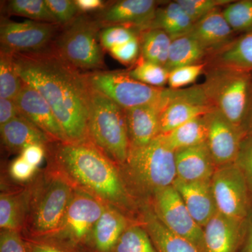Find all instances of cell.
<instances>
[{
  "instance_id": "cell-42",
  "label": "cell",
  "mask_w": 252,
  "mask_h": 252,
  "mask_svg": "<svg viewBox=\"0 0 252 252\" xmlns=\"http://www.w3.org/2000/svg\"><path fill=\"white\" fill-rule=\"evenodd\" d=\"M109 52L114 59L123 64H130L137 62L141 54L140 37L137 36L122 45L113 48Z\"/></svg>"
},
{
  "instance_id": "cell-31",
  "label": "cell",
  "mask_w": 252,
  "mask_h": 252,
  "mask_svg": "<svg viewBox=\"0 0 252 252\" xmlns=\"http://www.w3.org/2000/svg\"><path fill=\"white\" fill-rule=\"evenodd\" d=\"M111 252H158L152 239L137 221L131 223L121 235Z\"/></svg>"
},
{
  "instance_id": "cell-7",
  "label": "cell",
  "mask_w": 252,
  "mask_h": 252,
  "mask_svg": "<svg viewBox=\"0 0 252 252\" xmlns=\"http://www.w3.org/2000/svg\"><path fill=\"white\" fill-rule=\"evenodd\" d=\"M100 26L95 19L79 15L64 26L51 46L60 57L78 69H97L104 67L99 40Z\"/></svg>"
},
{
  "instance_id": "cell-10",
  "label": "cell",
  "mask_w": 252,
  "mask_h": 252,
  "mask_svg": "<svg viewBox=\"0 0 252 252\" xmlns=\"http://www.w3.org/2000/svg\"><path fill=\"white\" fill-rule=\"evenodd\" d=\"M162 224L204 252L203 229L196 223L173 185L159 189L147 203Z\"/></svg>"
},
{
  "instance_id": "cell-39",
  "label": "cell",
  "mask_w": 252,
  "mask_h": 252,
  "mask_svg": "<svg viewBox=\"0 0 252 252\" xmlns=\"http://www.w3.org/2000/svg\"><path fill=\"white\" fill-rule=\"evenodd\" d=\"M45 2L59 26H67L79 16L77 4L72 0H45Z\"/></svg>"
},
{
  "instance_id": "cell-43",
  "label": "cell",
  "mask_w": 252,
  "mask_h": 252,
  "mask_svg": "<svg viewBox=\"0 0 252 252\" xmlns=\"http://www.w3.org/2000/svg\"><path fill=\"white\" fill-rule=\"evenodd\" d=\"M36 170V167L31 165L21 156L14 159L9 167L11 177L20 182L31 181L35 175Z\"/></svg>"
},
{
  "instance_id": "cell-45",
  "label": "cell",
  "mask_w": 252,
  "mask_h": 252,
  "mask_svg": "<svg viewBox=\"0 0 252 252\" xmlns=\"http://www.w3.org/2000/svg\"><path fill=\"white\" fill-rule=\"evenodd\" d=\"M19 114L14 99L0 98V126L9 122Z\"/></svg>"
},
{
  "instance_id": "cell-24",
  "label": "cell",
  "mask_w": 252,
  "mask_h": 252,
  "mask_svg": "<svg viewBox=\"0 0 252 252\" xmlns=\"http://www.w3.org/2000/svg\"><path fill=\"white\" fill-rule=\"evenodd\" d=\"M0 132L2 143L13 152L21 153L31 144H41L47 147L54 143L39 127L21 114L0 126Z\"/></svg>"
},
{
  "instance_id": "cell-33",
  "label": "cell",
  "mask_w": 252,
  "mask_h": 252,
  "mask_svg": "<svg viewBox=\"0 0 252 252\" xmlns=\"http://www.w3.org/2000/svg\"><path fill=\"white\" fill-rule=\"evenodd\" d=\"M9 14L30 18L31 21L57 24L45 0H11L7 3Z\"/></svg>"
},
{
  "instance_id": "cell-30",
  "label": "cell",
  "mask_w": 252,
  "mask_h": 252,
  "mask_svg": "<svg viewBox=\"0 0 252 252\" xmlns=\"http://www.w3.org/2000/svg\"><path fill=\"white\" fill-rule=\"evenodd\" d=\"M141 58L165 67L172 39L160 29L149 28L140 33Z\"/></svg>"
},
{
  "instance_id": "cell-2",
  "label": "cell",
  "mask_w": 252,
  "mask_h": 252,
  "mask_svg": "<svg viewBox=\"0 0 252 252\" xmlns=\"http://www.w3.org/2000/svg\"><path fill=\"white\" fill-rule=\"evenodd\" d=\"M48 146L49 166L74 187L137 220L140 206L129 194L120 169L91 141L54 142Z\"/></svg>"
},
{
  "instance_id": "cell-22",
  "label": "cell",
  "mask_w": 252,
  "mask_h": 252,
  "mask_svg": "<svg viewBox=\"0 0 252 252\" xmlns=\"http://www.w3.org/2000/svg\"><path fill=\"white\" fill-rule=\"evenodd\" d=\"M222 9L214 10L194 23L189 34L207 50L209 57L223 49L234 39L235 32L223 16Z\"/></svg>"
},
{
  "instance_id": "cell-5",
  "label": "cell",
  "mask_w": 252,
  "mask_h": 252,
  "mask_svg": "<svg viewBox=\"0 0 252 252\" xmlns=\"http://www.w3.org/2000/svg\"><path fill=\"white\" fill-rule=\"evenodd\" d=\"M88 129L89 140L111 160L119 166L126 161L130 144L125 110L90 86Z\"/></svg>"
},
{
  "instance_id": "cell-17",
  "label": "cell",
  "mask_w": 252,
  "mask_h": 252,
  "mask_svg": "<svg viewBox=\"0 0 252 252\" xmlns=\"http://www.w3.org/2000/svg\"><path fill=\"white\" fill-rule=\"evenodd\" d=\"M248 220L230 218L217 212L203 228L204 252H240Z\"/></svg>"
},
{
  "instance_id": "cell-15",
  "label": "cell",
  "mask_w": 252,
  "mask_h": 252,
  "mask_svg": "<svg viewBox=\"0 0 252 252\" xmlns=\"http://www.w3.org/2000/svg\"><path fill=\"white\" fill-rule=\"evenodd\" d=\"M158 4L154 0H122L99 11L95 20L100 27L126 26L140 33L150 28Z\"/></svg>"
},
{
  "instance_id": "cell-29",
  "label": "cell",
  "mask_w": 252,
  "mask_h": 252,
  "mask_svg": "<svg viewBox=\"0 0 252 252\" xmlns=\"http://www.w3.org/2000/svg\"><path fill=\"white\" fill-rule=\"evenodd\" d=\"M205 115L195 118L167 133L160 134L162 140L174 152L205 143L207 124Z\"/></svg>"
},
{
  "instance_id": "cell-11",
  "label": "cell",
  "mask_w": 252,
  "mask_h": 252,
  "mask_svg": "<svg viewBox=\"0 0 252 252\" xmlns=\"http://www.w3.org/2000/svg\"><path fill=\"white\" fill-rule=\"evenodd\" d=\"M211 182L217 211L230 218L248 220L252 211V195L234 162L217 167Z\"/></svg>"
},
{
  "instance_id": "cell-9",
  "label": "cell",
  "mask_w": 252,
  "mask_h": 252,
  "mask_svg": "<svg viewBox=\"0 0 252 252\" xmlns=\"http://www.w3.org/2000/svg\"><path fill=\"white\" fill-rule=\"evenodd\" d=\"M84 76L91 88L124 109L157 102L165 90L135 80L126 71H94Z\"/></svg>"
},
{
  "instance_id": "cell-12",
  "label": "cell",
  "mask_w": 252,
  "mask_h": 252,
  "mask_svg": "<svg viewBox=\"0 0 252 252\" xmlns=\"http://www.w3.org/2000/svg\"><path fill=\"white\" fill-rule=\"evenodd\" d=\"M212 108L201 85L177 90L167 88L160 114V134L167 133L195 118L205 115Z\"/></svg>"
},
{
  "instance_id": "cell-28",
  "label": "cell",
  "mask_w": 252,
  "mask_h": 252,
  "mask_svg": "<svg viewBox=\"0 0 252 252\" xmlns=\"http://www.w3.org/2000/svg\"><path fill=\"white\" fill-rule=\"evenodd\" d=\"M208 57L207 50L196 39L187 34L172 41L165 67L170 72L176 68L204 63L203 60Z\"/></svg>"
},
{
  "instance_id": "cell-27",
  "label": "cell",
  "mask_w": 252,
  "mask_h": 252,
  "mask_svg": "<svg viewBox=\"0 0 252 252\" xmlns=\"http://www.w3.org/2000/svg\"><path fill=\"white\" fill-rule=\"evenodd\" d=\"M210 64H221L252 72V31L235 38L208 58Z\"/></svg>"
},
{
  "instance_id": "cell-6",
  "label": "cell",
  "mask_w": 252,
  "mask_h": 252,
  "mask_svg": "<svg viewBox=\"0 0 252 252\" xmlns=\"http://www.w3.org/2000/svg\"><path fill=\"white\" fill-rule=\"evenodd\" d=\"M206 70L205 80L200 85L209 103L243 131L251 94L252 72L211 64Z\"/></svg>"
},
{
  "instance_id": "cell-19",
  "label": "cell",
  "mask_w": 252,
  "mask_h": 252,
  "mask_svg": "<svg viewBox=\"0 0 252 252\" xmlns=\"http://www.w3.org/2000/svg\"><path fill=\"white\" fill-rule=\"evenodd\" d=\"M211 180L185 182L176 179L173 184L192 217L202 228L218 212Z\"/></svg>"
},
{
  "instance_id": "cell-34",
  "label": "cell",
  "mask_w": 252,
  "mask_h": 252,
  "mask_svg": "<svg viewBox=\"0 0 252 252\" xmlns=\"http://www.w3.org/2000/svg\"><path fill=\"white\" fill-rule=\"evenodd\" d=\"M222 11L235 32L243 34L252 31V0H233Z\"/></svg>"
},
{
  "instance_id": "cell-48",
  "label": "cell",
  "mask_w": 252,
  "mask_h": 252,
  "mask_svg": "<svg viewBox=\"0 0 252 252\" xmlns=\"http://www.w3.org/2000/svg\"><path fill=\"white\" fill-rule=\"evenodd\" d=\"M240 252H252V211L248 217L246 236Z\"/></svg>"
},
{
  "instance_id": "cell-1",
  "label": "cell",
  "mask_w": 252,
  "mask_h": 252,
  "mask_svg": "<svg viewBox=\"0 0 252 252\" xmlns=\"http://www.w3.org/2000/svg\"><path fill=\"white\" fill-rule=\"evenodd\" d=\"M14 54L16 72L51 106L69 142L89 140V89L84 74L52 47Z\"/></svg>"
},
{
  "instance_id": "cell-25",
  "label": "cell",
  "mask_w": 252,
  "mask_h": 252,
  "mask_svg": "<svg viewBox=\"0 0 252 252\" xmlns=\"http://www.w3.org/2000/svg\"><path fill=\"white\" fill-rule=\"evenodd\" d=\"M31 186L0 195V228L21 232L24 230L29 212Z\"/></svg>"
},
{
  "instance_id": "cell-13",
  "label": "cell",
  "mask_w": 252,
  "mask_h": 252,
  "mask_svg": "<svg viewBox=\"0 0 252 252\" xmlns=\"http://www.w3.org/2000/svg\"><path fill=\"white\" fill-rule=\"evenodd\" d=\"M59 25L34 21H1V51L11 54L37 52L49 47Z\"/></svg>"
},
{
  "instance_id": "cell-36",
  "label": "cell",
  "mask_w": 252,
  "mask_h": 252,
  "mask_svg": "<svg viewBox=\"0 0 252 252\" xmlns=\"http://www.w3.org/2000/svg\"><path fill=\"white\" fill-rule=\"evenodd\" d=\"M207 66V63L204 62L172 69L169 72V89L177 90L193 84L205 72Z\"/></svg>"
},
{
  "instance_id": "cell-41",
  "label": "cell",
  "mask_w": 252,
  "mask_h": 252,
  "mask_svg": "<svg viewBox=\"0 0 252 252\" xmlns=\"http://www.w3.org/2000/svg\"><path fill=\"white\" fill-rule=\"evenodd\" d=\"M0 252H32L31 243L21 232L1 230Z\"/></svg>"
},
{
  "instance_id": "cell-37",
  "label": "cell",
  "mask_w": 252,
  "mask_h": 252,
  "mask_svg": "<svg viewBox=\"0 0 252 252\" xmlns=\"http://www.w3.org/2000/svg\"><path fill=\"white\" fill-rule=\"evenodd\" d=\"M194 23L214 10L223 8L233 0H177Z\"/></svg>"
},
{
  "instance_id": "cell-3",
  "label": "cell",
  "mask_w": 252,
  "mask_h": 252,
  "mask_svg": "<svg viewBox=\"0 0 252 252\" xmlns=\"http://www.w3.org/2000/svg\"><path fill=\"white\" fill-rule=\"evenodd\" d=\"M119 167L126 189L139 206L177 179L175 152L160 135L143 147H130L126 161Z\"/></svg>"
},
{
  "instance_id": "cell-44",
  "label": "cell",
  "mask_w": 252,
  "mask_h": 252,
  "mask_svg": "<svg viewBox=\"0 0 252 252\" xmlns=\"http://www.w3.org/2000/svg\"><path fill=\"white\" fill-rule=\"evenodd\" d=\"M46 150V147L41 144H31L23 149L21 156L32 166L38 168L44 160Z\"/></svg>"
},
{
  "instance_id": "cell-38",
  "label": "cell",
  "mask_w": 252,
  "mask_h": 252,
  "mask_svg": "<svg viewBox=\"0 0 252 252\" xmlns=\"http://www.w3.org/2000/svg\"><path fill=\"white\" fill-rule=\"evenodd\" d=\"M140 35V32L133 28L115 26L104 28L99 34L100 44L104 49L110 51L113 48L122 45Z\"/></svg>"
},
{
  "instance_id": "cell-23",
  "label": "cell",
  "mask_w": 252,
  "mask_h": 252,
  "mask_svg": "<svg viewBox=\"0 0 252 252\" xmlns=\"http://www.w3.org/2000/svg\"><path fill=\"white\" fill-rule=\"evenodd\" d=\"M137 221L147 230L158 252H200L187 239L167 229L148 204L141 205Z\"/></svg>"
},
{
  "instance_id": "cell-26",
  "label": "cell",
  "mask_w": 252,
  "mask_h": 252,
  "mask_svg": "<svg viewBox=\"0 0 252 252\" xmlns=\"http://www.w3.org/2000/svg\"><path fill=\"white\" fill-rule=\"evenodd\" d=\"M194 23L177 1L158 7L150 28L166 32L172 40L187 35L191 31Z\"/></svg>"
},
{
  "instance_id": "cell-20",
  "label": "cell",
  "mask_w": 252,
  "mask_h": 252,
  "mask_svg": "<svg viewBox=\"0 0 252 252\" xmlns=\"http://www.w3.org/2000/svg\"><path fill=\"white\" fill-rule=\"evenodd\" d=\"M177 179L185 182L211 180L217 167L205 143L175 152Z\"/></svg>"
},
{
  "instance_id": "cell-35",
  "label": "cell",
  "mask_w": 252,
  "mask_h": 252,
  "mask_svg": "<svg viewBox=\"0 0 252 252\" xmlns=\"http://www.w3.org/2000/svg\"><path fill=\"white\" fill-rule=\"evenodd\" d=\"M128 72L135 80L153 87L165 88L168 83L169 71L166 68L141 57Z\"/></svg>"
},
{
  "instance_id": "cell-14",
  "label": "cell",
  "mask_w": 252,
  "mask_h": 252,
  "mask_svg": "<svg viewBox=\"0 0 252 252\" xmlns=\"http://www.w3.org/2000/svg\"><path fill=\"white\" fill-rule=\"evenodd\" d=\"M207 124L206 144L217 167L233 163L245 134L218 109L205 115Z\"/></svg>"
},
{
  "instance_id": "cell-16",
  "label": "cell",
  "mask_w": 252,
  "mask_h": 252,
  "mask_svg": "<svg viewBox=\"0 0 252 252\" xmlns=\"http://www.w3.org/2000/svg\"><path fill=\"white\" fill-rule=\"evenodd\" d=\"M14 99L20 114L39 127L53 142H69L51 106L37 91L23 82Z\"/></svg>"
},
{
  "instance_id": "cell-49",
  "label": "cell",
  "mask_w": 252,
  "mask_h": 252,
  "mask_svg": "<svg viewBox=\"0 0 252 252\" xmlns=\"http://www.w3.org/2000/svg\"><path fill=\"white\" fill-rule=\"evenodd\" d=\"M243 131L245 135H252V84L248 113H247L246 118L244 122Z\"/></svg>"
},
{
  "instance_id": "cell-8",
  "label": "cell",
  "mask_w": 252,
  "mask_h": 252,
  "mask_svg": "<svg viewBox=\"0 0 252 252\" xmlns=\"http://www.w3.org/2000/svg\"><path fill=\"white\" fill-rule=\"evenodd\" d=\"M105 206L99 199L74 189L58 229L50 236L38 240L58 244L77 251L89 252L88 245L93 230Z\"/></svg>"
},
{
  "instance_id": "cell-46",
  "label": "cell",
  "mask_w": 252,
  "mask_h": 252,
  "mask_svg": "<svg viewBox=\"0 0 252 252\" xmlns=\"http://www.w3.org/2000/svg\"><path fill=\"white\" fill-rule=\"evenodd\" d=\"M26 240L31 243L32 252H81L44 240Z\"/></svg>"
},
{
  "instance_id": "cell-4",
  "label": "cell",
  "mask_w": 252,
  "mask_h": 252,
  "mask_svg": "<svg viewBox=\"0 0 252 252\" xmlns=\"http://www.w3.org/2000/svg\"><path fill=\"white\" fill-rule=\"evenodd\" d=\"M30 186L31 200L23 236L39 240L50 236L58 229L74 189L49 165Z\"/></svg>"
},
{
  "instance_id": "cell-21",
  "label": "cell",
  "mask_w": 252,
  "mask_h": 252,
  "mask_svg": "<svg viewBox=\"0 0 252 252\" xmlns=\"http://www.w3.org/2000/svg\"><path fill=\"white\" fill-rule=\"evenodd\" d=\"M116 207L106 205L93 230L88 245L89 252H111L124 230L133 222Z\"/></svg>"
},
{
  "instance_id": "cell-32",
  "label": "cell",
  "mask_w": 252,
  "mask_h": 252,
  "mask_svg": "<svg viewBox=\"0 0 252 252\" xmlns=\"http://www.w3.org/2000/svg\"><path fill=\"white\" fill-rule=\"evenodd\" d=\"M23 81L15 67L14 54H0V98L15 99L22 89Z\"/></svg>"
},
{
  "instance_id": "cell-47",
  "label": "cell",
  "mask_w": 252,
  "mask_h": 252,
  "mask_svg": "<svg viewBox=\"0 0 252 252\" xmlns=\"http://www.w3.org/2000/svg\"><path fill=\"white\" fill-rule=\"evenodd\" d=\"M79 12H90L103 9L104 2L101 0H74Z\"/></svg>"
},
{
  "instance_id": "cell-18",
  "label": "cell",
  "mask_w": 252,
  "mask_h": 252,
  "mask_svg": "<svg viewBox=\"0 0 252 252\" xmlns=\"http://www.w3.org/2000/svg\"><path fill=\"white\" fill-rule=\"evenodd\" d=\"M164 94L157 102L124 109L130 147H143L160 135V114Z\"/></svg>"
},
{
  "instance_id": "cell-40",
  "label": "cell",
  "mask_w": 252,
  "mask_h": 252,
  "mask_svg": "<svg viewBox=\"0 0 252 252\" xmlns=\"http://www.w3.org/2000/svg\"><path fill=\"white\" fill-rule=\"evenodd\" d=\"M234 163L243 173L252 195V135L243 137Z\"/></svg>"
}]
</instances>
